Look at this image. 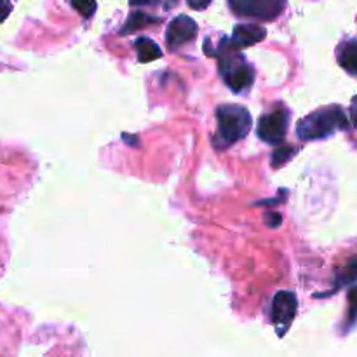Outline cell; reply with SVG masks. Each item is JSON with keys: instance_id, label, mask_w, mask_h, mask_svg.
<instances>
[{"instance_id": "obj_18", "label": "cell", "mask_w": 357, "mask_h": 357, "mask_svg": "<svg viewBox=\"0 0 357 357\" xmlns=\"http://www.w3.org/2000/svg\"><path fill=\"white\" fill-rule=\"evenodd\" d=\"M351 122L352 126L357 129V96L352 100V107H351Z\"/></svg>"}, {"instance_id": "obj_3", "label": "cell", "mask_w": 357, "mask_h": 357, "mask_svg": "<svg viewBox=\"0 0 357 357\" xmlns=\"http://www.w3.org/2000/svg\"><path fill=\"white\" fill-rule=\"evenodd\" d=\"M218 129L215 135V145L227 149L244 139L251 129V114L241 105H222L216 110Z\"/></svg>"}, {"instance_id": "obj_7", "label": "cell", "mask_w": 357, "mask_h": 357, "mask_svg": "<svg viewBox=\"0 0 357 357\" xmlns=\"http://www.w3.org/2000/svg\"><path fill=\"white\" fill-rule=\"evenodd\" d=\"M197 31L199 26L192 17L185 16V14L174 17L166 31V40L169 51H176V49L187 45L188 42H192L197 37Z\"/></svg>"}, {"instance_id": "obj_2", "label": "cell", "mask_w": 357, "mask_h": 357, "mask_svg": "<svg viewBox=\"0 0 357 357\" xmlns=\"http://www.w3.org/2000/svg\"><path fill=\"white\" fill-rule=\"evenodd\" d=\"M347 129V115L338 105L323 107L319 110L312 112L296 126V135L305 142H316L324 139L333 132Z\"/></svg>"}, {"instance_id": "obj_14", "label": "cell", "mask_w": 357, "mask_h": 357, "mask_svg": "<svg viewBox=\"0 0 357 357\" xmlns=\"http://www.w3.org/2000/svg\"><path fill=\"white\" fill-rule=\"evenodd\" d=\"M293 150H295V149H293V146H288V145H284V146H281V149L275 150L274 155H272V166L281 167L282 164H284L286 160L291 157Z\"/></svg>"}, {"instance_id": "obj_8", "label": "cell", "mask_w": 357, "mask_h": 357, "mask_svg": "<svg viewBox=\"0 0 357 357\" xmlns=\"http://www.w3.org/2000/svg\"><path fill=\"white\" fill-rule=\"evenodd\" d=\"M267 37V30L258 24H237L234 30L232 37L227 38V44L234 51H243V49L251 47V45L258 44Z\"/></svg>"}, {"instance_id": "obj_15", "label": "cell", "mask_w": 357, "mask_h": 357, "mask_svg": "<svg viewBox=\"0 0 357 357\" xmlns=\"http://www.w3.org/2000/svg\"><path fill=\"white\" fill-rule=\"evenodd\" d=\"M349 300H351V314H349V317H351V321H354L357 317V288L352 289Z\"/></svg>"}, {"instance_id": "obj_11", "label": "cell", "mask_w": 357, "mask_h": 357, "mask_svg": "<svg viewBox=\"0 0 357 357\" xmlns=\"http://www.w3.org/2000/svg\"><path fill=\"white\" fill-rule=\"evenodd\" d=\"M159 17L149 16V14L142 13V10H135V13L129 14L126 26L122 28V33H132V31L139 30V28H145L152 23H159Z\"/></svg>"}, {"instance_id": "obj_12", "label": "cell", "mask_w": 357, "mask_h": 357, "mask_svg": "<svg viewBox=\"0 0 357 357\" xmlns=\"http://www.w3.org/2000/svg\"><path fill=\"white\" fill-rule=\"evenodd\" d=\"M70 2L82 17H91L96 13V0H70Z\"/></svg>"}, {"instance_id": "obj_17", "label": "cell", "mask_w": 357, "mask_h": 357, "mask_svg": "<svg viewBox=\"0 0 357 357\" xmlns=\"http://www.w3.org/2000/svg\"><path fill=\"white\" fill-rule=\"evenodd\" d=\"M187 2H188V6L192 7V9L202 10V9H206L209 3H211V0H187Z\"/></svg>"}, {"instance_id": "obj_19", "label": "cell", "mask_w": 357, "mask_h": 357, "mask_svg": "<svg viewBox=\"0 0 357 357\" xmlns=\"http://www.w3.org/2000/svg\"><path fill=\"white\" fill-rule=\"evenodd\" d=\"M152 2H155V0H129V3H131V6H149V3H152Z\"/></svg>"}, {"instance_id": "obj_16", "label": "cell", "mask_w": 357, "mask_h": 357, "mask_svg": "<svg viewBox=\"0 0 357 357\" xmlns=\"http://www.w3.org/2000/svg\"><path fill=\"white\" fill-rule=\"evenodd\" d=\"M265 222H267L268 227H279L281 225V215H278V213H267L265 215Z\"/></svg>"}, {"instance_id": "obj_13", "label": "cell", "mask_w": 357, "mask_h": 357, "mask_svg": "<svg viewBox=\"0 0 357 357\" xmlns=\"http://www.w3.org/2000/svg\"><path fill=\"white\" fill-rule=\"evenodd\" d=\"M357 279V258L349 261L340 272H338V286L345 284V282H352Z\"/></svg>"}, {"instance_id": "obj_1", "label": "cell", "mask_w": 357, "mask_h": 357, "mask_svg": "<svg viewBox=\"0 0 357 357\" xmlns=\"http://www.w3.org/2000/svg\"><path fill=\"white\" fill-rule=\"evenodd\" d=\"M206 54L215 56L218 58V68L220 75L225 80L227 87L234 93H244L253 86L255 80V70L250 63L244 59L239 51H234L227 44V38H222L218 47H213L209 40L204 44Z\"/></svg>"}, {"instance_id": "obj_6", "label": "cell", "mask_w": 357, "mask_h": 357, "mask_svg": "<svg viewBox=\"0 0 357 357\" xmlns=\"http://www.w3.org/2000/svg\"><path fill=\"white\" fill-rule=\"evenodd\" d=\"M296 309H298V300L291 291H279L272 300L271 319L275 326L281 328V335H284V331L295 319Z\"/></svg>"}, {"instance_id": "obj_9", "label": "cell", "mask_w": 357, "mask_h": 357, "mask_svg": "<svg viewBox=\"0 0 357 357\" xmlns=\"http://www.w3.org/2000/svg\"><path fill=\"white\" fill-rule=\"evenodd\" d=\"M337 59L345 72L357 75V40H347L338 47Z\"/></svg>"}, {"instance_id": "obj_4", "label": "cell", "mask_w": 357, "mask_h": 357, "mask_svg": "<svg viewBox=\"0 0 357 357\" xmlns=\"http://www.w3.org/2000/svg\"><path fill=\"white\" fill-rule=\"evenodd\" d=\"M229 3L237 16L272 21L282 13L286 0H229Z\"/></svg>"}, {"instance_id": "obj_20", "label": "cell", "mask_w": 357, "mask_h": 357, "mask_svg": "<svg viewBox=\"0 0 357 357\" xmlns=\"http://www.w3.org/2000/svg\"><path fill=\"white\" fill-rule=\"evenodd\" d=\"M176 2H178V0H166V7L176 6Z\"/></svg>"}, {"instance_id": "obj_10", "label": "cell", "mask_w": 357, "mask_h": 357, "mask_svg": "<svg viewBox=\"0 0 357 357\" xmlns=\"http://www.w3.org/2000/svg\"><path fill=\"white\" fill-rule=\"evenodd\" d=\"M135 49L138 52V61L139 63H150L155 59L162 58V51L159 45L149 37H138L135 42Z\"/></svg>"}, {"instance_id": "obj_5", "label": "cell", "mask_w": 357, "mask_h": 357, "mask_svg": "<svg viewBox=\"0 0 357 357\" xmlns=\"http://www.w3.org/2000/svg\"><path fill=\"white\" fill-rule=\"evenodd\" d=\"M288 119L289 114L286 108H275L271 114L261 115L260 122H258V136L261 142L268 143V145H278L282 142L288 129Z\"/></svg>"}]
</instances>
